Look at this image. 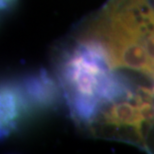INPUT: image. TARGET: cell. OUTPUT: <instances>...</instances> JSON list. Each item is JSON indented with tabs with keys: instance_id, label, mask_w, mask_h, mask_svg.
Returning a JSON list of instances; mask_svg holds the SVG:
<instances>
[{
	"instance_id": "6da1fadb",
	"label": "cell",
	"mask_w": 154,
	"mask_h": 154,
	"mask_svg": "<svg viewBox=\"0 0 154 154\" xmlns=\"http://www.w3.org/2000/svg\"><path fill=\"white\" fill-rule=\"evenodd\" d=\"M71 37L97 49L112 68L154 82V0H106Z\"/></svg>"
},
{
	"instance_id": "7a4b0ae2",
	"label": "cell",
	"mask_w": 154,
	"mask_h": 154,
	"mask_svg": "<svg viewBox=\"0 0 154 154\" xmlns=\"http://www.w3.org/2000/svg\"><path fill=\"white\" fill-rule=\"evenodd\" d=\"M111 85L77 126L95 139L129 144L147 151L154 130V82L117 70Z\"/></svg>"
},
{
	"instance_id": "3957f363",
	"label": "cell",
	"mask_w": 154,
	"mask_h": 154,
	"mask_svg": "<svg viewBox=\"0 0 154 154\" xmlns=\"http://www.w3.org/2000/svg\"><path fill=\"white\" fill-rule=\"evenodd\" d=\"M56 85L45 74L6 83L1 89V133L9 134L27 117L55 102Z\"/></svg>"
},
{
	"instance_id": "277c9868",
	"label": "cell",
	"mask_w": 154,
	"mask_h": 154,
	"mask_svg": "<svg viewBox=\"0 0 154 154\" xmlns=\"http://www.w3.org/2000/svg\"><path fill=\"white\" fill-rule=\"evenodd\" d=\"M148 153H154V130L152 131L148 139V144H147V151Z\"/></svg>"
},
{
	"instance_id": "5b68a950",
	"label": "cell",
	"mask_w": 154,
	"mask_h": 154,
	"mask_svg": "<svg viewBox=\"0 0 154 154\" xmlns=\"http://www.w3.org/2000/svg\"><path fill=\"white\" fill-rule=\"evenodd\" d=\"M14 0H1V7L2 9H7L13 4Z\"/></svg>"
}]
</instances>
